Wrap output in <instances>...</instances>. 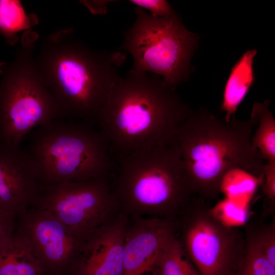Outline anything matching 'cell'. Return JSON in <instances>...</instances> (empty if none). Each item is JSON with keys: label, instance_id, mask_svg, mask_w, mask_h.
I'll use <instances>...</instances> for the list:
<instances>
[{"label": "cell", "instance_id": "cell-1", "mask_svg": "<svg viewBox=\"0 0 275 275\" xmlns=\"http://www.w3.org/2000/svg\"><path fill=\"white\" fill-rule=\"evenodd\" d=\"M121 51H96L74 36L72 28L45 37L36 68L57 105L60 118L95 124L121 76Z\"/></svg>", "mask_w": 275, "mask_h": 275}, {"label": "cell", "instance_id": "cell-2", "mask_svg": "<svg viewBox=\"0 0 275 275\" xmlns=\"http://www.w3.org/2000/svg\"><path fill=\"white\" fill-rule=\"evenodd\" d=\"M190 108L157 75L131 68L95 120L115 159L171 143Z\"/></svg>", "mask_w": 275, "mask_h": 275}, {"label": "cell", "instance_id": "cell-3", "mask_svg": "<svg viewBox=\"0 0 275 275\" xmlns=\"http://www.w3.org/2000/svg\"><path fill=\"white\" fill-rule=\"evenodd\" d=\"M251 117L227 120L207 108L190 109L177 128L171 144L177 151L195 194L205 201L216 198L225 177L239 170L258 180L263 175V158L251 145Z\"/></svg>", "mask_w": 275, "mask_h": 275}, {"label": "cell", "instance_id": "cell-4", "mask_svg": "<svg viewBox=\"0 0 275 275\" xmlns=\"http://www.w3.org/2000/svg\"><path fill=\"white\" fill-rule=\"evenodd\" d=\"M116 161L112 187L121 210L129 216L175 221L193 198L189 178L171 143L136 150Z\"/></svg>", "mask_w": 275, "mask_h": 275}, {"label": "cell", "instance_id": "cell-5", "mask_svg": "<svg viewBox=\"0 0 275 275\" xmlns=\"http://www.w3.org/2000/svg\"><path fill=\"white\" fill-rule=\"evenodd\" d=\"M25 151L41 183L89 180L116 166L103 134L85 122L58 119L39 127Z\"/></svg>", "mask_w": 275, "mask_h": 275}, {"label": "cell", "instance_id": "cell-6", "mask_svg": "<svg viewBox=\"0 0 275 275\" xmlns=\"http://www.w3.org/2000/svg\"><path fill=\"white\" fill-rule=\"evenodd\" d=\"M38 38L24 32L14 61L0 63V144L20 147L34 128L60 119L51 93L35 65L33 51Z\"/></svg>", "mask_w": 275, "mask_h": 275}, {"label": "cell", "instance_id": "cell-7", "mask_svg": "<svg viewBox=\"0 0 275 275\" xmlns=\"http://www.w3.org/2000/svg\"><path fill=\"white\" fill-rule=\"evenodd\" d=\"M134 13L135 20L123 33L119 48L132 57V68L159 75L174 88L188 80L199 36L186 29L176 13L155 17L137 7Z\"/></svg>", "mask_w": 275, "mask_h": 275}, {"label": "cell", "instance_id": "cell-8", "mask_svg": "<svg viewBox=\"0 0 275 275\" xmlns=\"http://www.w3.org/2000/svg\"><path fill=\"white\" fill-rule=\"evenodd\" d=\"M176 235L201 275H234L243 258L240 228L227 227L212 214L205 201L193 198L175 221Z\"/></svg>", "mask_w": 275, "mask_h": 275}, {"label": "cell", "instance_id": "cell-9", "mask_svg": "<svg viewBox=\"0 0 275 275\" xmlns=\"http://www.w3.org/2000/svg\"><path fill=\"white\" fill-rule=\"evenodd\" d=\"M108 176L86 181L40 183L32 206L50 212L83 241L122 211Z\"/></svg>", "mask_w": 275, "mask_h": 275}, {"label": "cell", "instance_id": "cell-10", "mask_svg": "<svg viewBox=\"0 0 275 275\" xmlns=\"http://www.w3.org/2000/svg\"><path fill=\"white\" fill-rule=\"evenodd\" d=\"M14 232L30 247L43 275H69L83 241L57 217L32 206L16 217Z\"/></svg>", "mask_w": 275, "mask_h": 275}, {"label": "cell", "instance_id": "cell-11", "mask_svg": "<svg viewBox=\"0 0 275 275\" xmlns=\"http://www.w3.org/2000/svg\"><path fill=\"white\" fill-rule=\"evenodd\" d=\"M129 216L121 211L82 242L69 275H122Z\"/></svg>", "mask_w": 275, "mask_h": 275}, {"label": "cell", "instance_id": "cell-12", "mask_svg": "<svg viewBox=\"0 0 275 275\" xmlns=\"http://www.w3.org/2000/svg\"><path fill=\"white\" fill-rule=\"evenodd\" d=\"M176 233L175 221L129 216L125 234L122 275H144L151 272L164 244Z\"/></svg>", "mask_w": 275, "mask_h": 275}, {"label": "cell", "instance_id": "cell-13", "mask_svg": "<svg viewBox=\"0 0 275 275\" xmlns=\"http://www.w3.org/2000/svg\"><path fill=\"white\" fill-rule=\"evenodd\" d=\"M40 187L25 150L0 144V210L23 214L34 204Z\"/></svg>", "mask_w": 275, "mask_h": 275}, {"label": "cell", "instance_id": "cell-14", "mask_svg": "<svg viewBox=\"0 0 275 275\" xmlns=\"http://www.w3.org/2000/svg\"><path fill=\"white\" fill-rule=\"evenodd\" d=\"M257 50L245 52L232 67L226 82L220 109L225 113L226 120L235 116L238 105L254 81L253 62Z\"/></svg>", "mask_w": 275, "mask_h": 275}, {"label": "cell", "instance_id": "cell-15", "mask_svg": "<svg viewBox=\"0 0 275 275\" xmlns=\"http://www.w3.org/2000/svg\"><path fill=\"white\" fill-rule=\"evenodd\" d=\"M0 275H43L30 247L15 232L0 248Z\"/></svg>", "mask_w": 275, "mask_h": 275}, {"label": "cell", "instance_id": "cell-16", "mask_svg": "<svg viewBox=\"0 0 275 275\" xmlns=\"http://www.w3.org/2000/svg\"><path fill=\"white\" fill-rule=\"evenodd\" d=\"M38 23L37 15L26 13L20 1L0 0V34L9 45H16L20 32L32 30Z\"/></svg>", "mask_w": 275, "mask_h": 275}, {"label": "cell", "instance_id": "cell-17", "mask_svg": "<svg viewBox=\"0 0 275 275\" xmlns=\"http://www.w3.org/2000/svg\"><path fill=\"white\" fill-rule=\"evenodd\" d=\"M245 226L244 254L234 275H275V267L265 257L261 244L259 225L247 223Z\"/></svg>", "mask_w": 275, "mask_h": 275}, {"label": "cell", "instance_id": "cell-18", "mask_svg": "<svg viewBox=\"0 0 275 275\" xmlns=\"http://www.w3.org/2000/svg\"><path fill=\"white\" fill-rule=\"evenodd\" d=\"M269 106V100L253 105L251 117L256 120L258 127L251 138V145L264 159L275 161V119Z\"/></svg>", "mask_w": 275, "mask_h": 275}, {"label": "cell", "instance_id": "cell-19", "mask_svg": "<svg viewBox=\"0 0 275 275\" xmlns=\"http://www.w3.org/2000/svg\"><path fill=\"white\" fill-rule=\"evenodd\" d=\"M151 272L156 275H201L184 252L176 234L164 244Z\"/></svg>", "mask_w": 275, "mask_h": 275}, {"label": "cell", "instance_id": "cell-20", "mask_svg": "<svg viewBox=\"0 0 275 275\" xmlns=\"http://www.w3.org/2000/svg\"><path fill=\"white\" fill-rule=\"evenodd\" d=\"M210 211L217 221L230 227L244 226L251 216L248 204L229 198L218 202Z\"/></svg>", "mask_w": 275, "mask_h": 275}, {"label": "cell", "instance_id": "cell-21", "mask_svg": "<svg viewBox=\"0 0 275 275\" xmlns=\"http://www.w3.org/2000/svg\"><path fill=\"white\" fill-rule=\"evenodd\" d=\"M256 180L252 176L236 179L227 175L223 180L221 191L225 193L227 198L237 201L238 197L248 196L253 191Z\"/></svg>", "mask_w": 275, "mask_h": 275}, {"label": "cell", "instance_id": "cell-22", "mask_svg": "<svg viewBox=\"0 0 275 275\" xmlns=\"http://www.w3.org/2000/svg\"><path fill=\"white\" fill-rule=\"evenodd\" d=\"M261 244L265 257L275 267V220L268 224L259 225Z\"/></svg>", "mask_w": 275, "mask_h": 275}, {"label": "cell", "instance_id": "cell-23", "mask_svg": "<svg viewBox=\"0 0 275 275\" xmlns=\"http://www.w3.org/2000/svg\"><path fill=\"white\" fill-rule=\"evenodd\" d=\"M129 3L135 7L148 10L155 17H166L176 13L168 2L165 0H130Z\"/></svg>", "mask_w": 275, "mask_h": 275}, {"label": "cell", "instance_id": "cell-24", "mask_svg": "<svg viewBox=\"0 0 275 275\" xmlns=\"http://www.w3.org/2000/svg\"><path fill=\"white\" fill-rule=\"evenodd\" d=\"M263 173L265 176V181L262 186V194L270 202L269 209L272 211L275 204V161H268L265 163Z\"/></svg>", "mask_w": 275, "mask_h": 275}, {"label": "cell", "instance_id": "cell-25", "mask_svg": "<svg viewBox=\"0 0 275 275\" xmlns=\"http://www.w3.org/2000/svg\"><path fill=\"white\" fill-rule=\"evenodd\" d=\"M16 215L11 212L0 210V248L13 234Z\"/></svg>", "mask_w": 275, "mask_h": 275}, {"label": "cell", "instance_id": "cell-26", "mask_svg": "<svg viewBox=\"0 0 275 275\" xmlns=\"http://www.w3.org/2000/svg\"><path fill=\"white\" fill-rule=\"evenodd\" d=\"M144 275H156V274L153 272H150L147 273L146 274H144Z\"/></svg>", "mask_w": 275, "mask_h": 275}]
</instances>
